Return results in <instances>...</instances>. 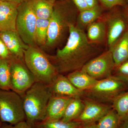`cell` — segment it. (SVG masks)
<instances>
[{
    "label": "cell",
    "instance_id": "40",
    "mask_svg": "<svg viewBox=\"0 0 128 128\" xmlns=\"http://www.w3.org/2000/svg\"><path fill=\"white\" fill-rule=\"evenodd\" d=\"M40 128V127H38V126H34V127H33V128Z\"/></svg>",
    "mask_w": 128,
    "mask_h": 128
},
{
    "label": "cell",
    "instance_id": "14",
    "mask_svg": "<svg viewBox=\"0 0 128 128\" xmlns=\"http://www.w3.org/2000/svg\"><path fill=\"white\" fill-rule=\"evenodd\" d=\"M0 39L13 56L24 60V51L28 46L22 41L16 31L0 32Z\"/></svg>",
    "mask_w": 128,
    "mask_h": 128
},
{
    "label": "cell",
    "instance_id": "39",
    "mask_svg": "<svg viewBox=\"0 0 128 128\" xmlns=\"http://www.w3.org/2000/svg\"><path fill=\"white\" fill-rule=\"evenodd\" d=\"M126 5V7H128V0H124Z\"/></svg>",
    "mask_w": 128,
    "mask_h": 128
},
{
    "label": "cell",
    "instance_id": "22",
    "mask_svg": "<svg viewBox=\"0 0 128 128\" xmlns=\"http://www.w3.org/2000/svg\"><path fill=\"white\" fill-rule=\"evenodd\" d=\"M121 122L128 118V90L117 96L112 104Z\"/></svg>",
    "mask_w": 128,
    "mask_h": 128
},
{
    "label": "cell",
    "instance_id": "10",
    "mask_svg": "<svg viewBox=\"0 0 128 128\" xmlns=\"http://www.w3.org/2000/svg\"><path fill=\"white\" fill-rule=\"evenodd\" d=\"M116 6L111 9L103 20L106 26L108 50H111L127 29V22L123 10Z\"/></svg>",
    "mask_w": 128,
    "mask_h": 128
},
{
    "label": "cell",
    "instance_id": "44",
    "mask_svg": "<svg viewBox=\"0 0 128 128\" xmlns=\"http://www.w3.org/2000/svg\"></svg>",
    "mask_w": 128,
    "mask_h": 128
},
{
    "label": "cell",
    "instance_id": "6",
    "mask_svg": "<svg viewBox=\"0 0 128 128\" xmlns=\"http://www.w3.org/2000/svg\"><path fill=\"white\" fill-rule=\"evenodd\" d=\"M0 118L2 123L13 126L26 121L20 95L12 90H0Z\"/></svg>",
    "mask_w": 128,
    "mask_h": 128
},
{
    "label": "cell",
    "instance_id": "35",
    "mask_svg": "<svg viewBox=\"0 0 128 128\" xmlns=\"http://www.w3.org/2000/svg\"><path fill=\"white\" fill-rule=\"evenodd\" d=\"M119 128H128V118L121 122Z\"/></svg>",
    "mask_w": 128,
    "mask_h": 128
},
{
    "label": "cell",
    "instance_id": "11",
    "mask_svg": "<svg viewBox=\"0 0 128 128\" xmlns=\"http://www.w3.org/2000/svg\"><path fill=\"white\" fill-rule=\"evenodd\" d=\"M82 98L84 105V109L80 116L74 121L82 124L96 123L112 109L111 104L86 97Z\"/></svg>",
    "mask_w": 128,
    "mask_h": 128
},
{
    "label": "cell",
    "instance_id": "26",
    "mask_svg": "<svg viewBox=\"0 0 128 128\" xmlns=\"http://www.w3.org/2000/svg\"><path fill=\"white\" fill-rule=\"evenodd\" d=\"M81 125V124L76 121L65 122L60 120L40 123L36 126L42 128H79Z\"/></svg>",
    "mask_w": 128,
    "mask_h": 128
},
{
    "label": "cell",
    "instance_id": "30",
    "mask_svg": "<svg viewBox=\"0 0 128 128\" xmlns=\"http://www.w3.org/2000/svg\"><path fill=\"white\" fill-rule=\"evenodd\" d=\"M79 12L89 8L85 0H72Z\"/></svg>",
    "mask_w": 128,
    "mask_h": 128
},
{
    "label": "cell",
    "instance_id": "13",
    "mask_svg": "<svg viewBox=\"0 0 128 128\" xmlns=\"http://www.w3.org/2000/svg\"><path fill=\"white\" fill-rule=\"evenodd\" d=\"M73 98L52 95L48 103L45 119L42 122L61 120L67 105Z\"/></svg>",
    "mask_w": 128,
    "mask_h": 128
},
{
    "label": "cell",
    "instance_id": "31",
    "mask_svg": "<svg viewBox=\"0 0 128 128\" xmlns=\"http://www.w3.org/2000/svg\"><path fill=\"white\" fill-rule=\"evenodd\" d=\"M13 128H32L26 121H23L14 125Z\"/></svg>",
    "mask_w": 128,
    "mask_h": 128
},
{
    "label": "cell",
    "instance_id": "20",
    "mask_svg": "<svg viewBox=\"0 0 128 128\" xmlns=\"http://www.w3.org/2000/svg\"><path fill=\"white\" fill-rule=\"evenodd\" d=\"M84 106L82 98H72L67 105L61 120L65 122L74 121L82 113Z\"/></svg>",
    "mask_w": 128,
    "mask_h": 128
},
{
    "label": "cell",
    "instance_id": "34",
    "mask_svg": "<svg viewBox=\"0 0 128 128\" xmlns=\"http://www.w3.org/2000/svg\"><path fill=\"white\" fill-rule=\"evenodd\" d=\"M1 0L12 2L18 6L26 0Z\"/></svg>",
    "mask_w": 128,
    "mask_h": 128
},
{
    "label": "cell",
    "instance_id": "3",
    "mask_svg": "<svg viewBox=\"0 0 128 128\" xmlns=\"http://www.w3.org/2000/svg\"><path fill=\"white\" fill-rule=\"evenodd\" d=\"M52 94L48 85L36 82L22 96L26 122L32 128L43 122Z\"/></svg>",
    "mask_w": 128,
    "mask_h": 128
},
{
    "label": "cell",
    "instance_id": "38",
    "mask_svg": "<svg viewBox=\"0 0 128 128\" xmlns=\"http://www.w3.org/2000/svg\"><path fill=\"white\" fill-rule=\"evenodd\" d=\"M45 0L47 1L48 2H50V3L54 4L55 2H56L58 0Z\"/></svg>",
    "mask_w": 128,
    "mask_h": 128
},
{
    "label": "cell",
    "instance_id": "12",
    "mask_svg": "<svg viewBox=\"0 0 128 128\" xmlns=\"http://www.w3.org/2000/svg\"><path fill=\"white\" fill-rule=\"evenodd\" d=\"M48 86L53 95L65 96L73 98H82L84 96V92L75 87L66 76L62 74H58Z\"/></svg>",
    "mask_w": 128,
    "mask_h": 128
},
{
    "label": "cell",
    "instance_id": "23",
    "mask_svg": "<svg viewBox=\"0 0 128 128\" xmlns=\"http://www.w3.org/2000/svg\"><path fill=\"white\" fill-rule=\"evenodd\" d=\"M49 19L37 18L35 30V41L37 45L44 46L47 41Z\"/></svg>",
    "mask_w": 128,
    "mask_h": 128
},
{
    "label": "cell",
    "instance_id": "5",
    "mask_svg": "<svg viewBox=\"0 0 128 128\" xmlns=\"http://www.w3.org/2000/svg\"><path fill=\"white\" fill-rule=\"evenodd\" d=\"M128 90V85L126 82L112 74L108 78L98 80L92 87L84 92V97L112 105L117 96Z\"/></svg>",
    "mask_w": 128,
    "mask_h": 128
},
{
    "label": "cell",
    "instance_id": "32",
    "mask_svg": "<svg viewBox=\"0 0 128 128\" xmlns=\"http://www.w3.org/2000/svg\"><path fill=\"white\" fill-rule=\"evenodd\" d=\"M89 8L95 7L98 5L97 0H85Z\"/></svg>",
    "mask_w": 128,
    "mask_h": 128
},
{
    "label": "cell",
    "instance_id": "33",
    "mask_svg": "<svg viewBox=\"0 0 128 128\" xmlns=\"http://www.w3.org/2000/svg\"><path fill=\"white\" fill-rule=\"evenodd\" d=\"M78 128H97L96 123L82 124Z\"/></svg>",
    "mask_w": 128,
    "mask_h": 128
},
{
    "label": "cell",
    "instance_id": "18",
    "mask_svg": "<svg viewBox=\"0 0 128 128\" xmlns=\"http://www.w3.org/2000/svg\"><path fill=\"white\" fill-rule=\"evenodd\" d=\"M66 77L75 87L83 92L90 89L98 80L81 70L70 72Z\"/></svg>",
    "mask_w": 128,
    "mask_h": 128
},
{
    "label": "cell",
    "instance_id": "29",
    "mask_svg": "<svg viewBox=\"0 0 128 128\" xmlns=\"http://www.w3.org/2000/svg\"><path fill=\"white\" fill-rule=\"evenodd\" d=\"M14 56L10 52L7 47L0 39V58L1 59L10 60Z\"/></svg>",
    "mask_w": 128,
    "mask_h": 128
},
{
    "label": "cell",
    "instance_id": "4",
    "mask_svg": "<svg viewBox=\"0 0 128 128\" xmlns=\"http://www.w3.org/2000/svg\"><path fill=\"white\" fill-rule=\"evenodd\" d=\"M24 60L36 82L49 86L58 74L48 55L37 46H28L24 51Z\"/></svg>",
    "mask_w": 128,
    "mask_h": 128
},
{
    "label": "cell",
    "instance_id": "41",
    "mask_svg": "<svg viewBox=\"0 0 128 128\" xmlns=\"http://www.w3.org/2000/svg\"><path fill=\"white\" fill-rule=\"evenodd\" d=\"M2 124V122L1 121L0 118V126H1Z\"/></svg>",
    "mask_w": 128,
    "mask_h": 128
},
{
    "label": "cell",
    "instance_id": "28",
    "mask_svg": "<svg viewBox=\"0 0 128 128\" xmlns=\"http://www.w3.org/2000/svg\"><path fill=\"white\" fill-rule=\"evenodd\" d=\"M105 7L111 9L116 6H126L124 0H99Z\"/></svg>",
    "mask_w": 128,
    "mask_h": 128
},
{
    "label": "cell",
    "instance_id": "1",
    "mask_svg": "<svg viewBox=\"0 0 128 128\" xmlns=\"http://www.w3.org/2000/svg\"><path fill=\"white\" fill-rule=\"evenodd\" d=\"M68 32L64 48L58 49L54 55H48L58 73L62 74L81 70L88 62L102 52L98 44L89 41L85 31L75 25H70Z\"/></svg>",
    "mask_w": 128,
    "mask_h": 128
},
{
    "label": "cell",
    "instance_id": "7",
    "mask_svg": "<svg viewBox=\"0 0 128 128\" xmlns=\"http://www.w3.org/2000/svg\"><path fill=\"white\" fill-rule=\"evenodd\" d=\"M16 31L21 39L29 46H37L35 30L37 18L32 9L30 0H26L18 6Z\"/></svg>",
    "mask_w": 128,
    "mask_h": 128
},
{
    "label": "cell",
    "instance_id": "37",
    "mask_svg": "<svg viewBox=\"0 0 128 128\" xmlns=\"http://www.w3.org/2000/svg\"><path fill=\"white\" fill-rule=\"evenodd\" d=\"M2 124L1 126H0V128H13L14 126L10 124L6 123H3Z\"/></svg>",
    "mask_w": 128,
    "mask_h": 128
},
{
    "label": "cell",
    "instance_id": "36",
    "mask_svg": "<svg viewBox=\"0 0 128 128\" xmlns=\"http://www.w3.org/2000/svg\"><path fill=\"white\" fill-rule=\"evenodd\" d=\"M124 8V11L125 15V18H126V22H127V29L126 30L128 32V7H126Z\"/></svg>",
    "mask_w": 128,
    "mask_h": 128
},
{
    "label": "cell",
    "instance_id": "15",
    "mask_svg": "<svg viewBox=\"0 0 128 128\" xmlns=\"http://www.w3.org/2000/svg\"><path fill=\"white\" fill-rule=\"evenodd\" d=\"M18 6L12 2L0 0V32L16 31Z\"/></svg>",
    "mask_w": 128,
    "mask_h": 128
},
{
    "label": "cell",
    "instance_id": "21",
    "mask_svg": "<svg viewBox=\"0 0 128 128\" xmlns=\"http://www.w3.org/2000/svg\"><path fill=\"white\" fill-rule=\"evenodd\" d=\"M30 2L37 18H50L53 13L54 4L45 0H30Z\"/></svg>",
    "mask_w": 128,
    "mask_h": 128
},
{
    "label": "cell",
    "instance_id": "8",
    "mask_svg": "<svg viewBox=\"0 0 128 128\" xmlns=\"http://www.w3.org/2000/svg\"><path fill=\"white\" fill-rule=\"evenodd\" d=\"M10 61L11 90L22 96L36 82L24 60L14 57Z\"/></svg>",
    "mask_w": 128,
    "mask_h": 128
},
{
    "label": "cell",
    "instance_id": "43",
    "mask_svg": "<svg viewBox=\"0 0 128 128\" xmlns=\"http://www.w3.org/2000/svg\"><path fill=\"white\" fill-rule=\"evenodd\" d=\"M1 59L0 58V60Z\"/></svg>",
    "mask_w": 128,
    "mask_h": 128
},
{
    "label": "cell",
    "instance_id": "45",
    "mask_svg": "<svg viewBox=\"0 0 128 128\" xmlns=\"http://www.w3.org/2000/svg\"></svg>",
    "mask_w": 128,
    "mask_h": 128
},
{
    "label": "cell",
    "instance_id": "42",
    "mask_svg": "<svg viewBox=\"0 0 128 128\" xmlns=\"http://www.w3.org/2000/svg\"><path fill=\"white\" fill-rule=\"evenodd\" d=\"M61 0L65 1V0Z\"/></svg>",
    "mask_w": 128,
    "mask_h": 128
},
{
    "label": "cell",
    "instance_id": "25",
    "mask_svg": "<svg viewBox=\"0 0 128 128\" xmlns=\"http://www.w3.org/2000/svg\"><path fill=\"white\" fill-rule=\"evenodd\" d=\"M121 121L116 112L112 108L96 123L97 128H119Z\"/></svg>",
    "mask_w": 128,
    "mask_h": 128
},
{
    "label": "cell",
    "instance_id": "17",
    "mask_svg": "<svg viewBox=\"0 0 128 128\" xmlns=\"http://www.w3.org/2000/svg\"><path fill=\"white\" fill-rule=\"evenodd\" d=\"M109 50L112 52L115 63V69L128 60V32L127 30Z\"/></svg>",
    "mask_w": 128,
    "mask_h": 128
},
{
    "label": "cell",
    "instance_id": "2",
    "mask_svg": "<svg viewBox=\"0 0 128 128\" xmlns=\"http://www.w3.org/2000/svg\"><path fill=\"white\" fill-rule=\"evenodd\" d=\"M78 11L71 0H58L55 2L52 14L49 19L44 48L51 49L60 43L67 31L69 32L70 25H76Z\"/></svg>",
    "mask_w": 128,
    "mask_h": 128
},
{
    "label": "cell",
    "instance_id": "9",
    "mask_svg": "<svg viewBox=\"0 0 128 128\" xmlns=\"http://www.w3.org/2000/svg\"><path fill=\"white\" fill-rule=\"evenodd\" d=\"M115 65L111 50H108L90 60L81 69L97 80L112 75Z\"/></svg>",
    "mask_w": 128,
    "mask_h": 128
},
{
    "label": "cell",
    "instance_id": "24",
    "mask_svg": "<svg viewBox=\"0 0 128 128\" xmlns=\"http://www.w3.org/2000/svg\"><path fill=\"white\" fill-rule=\"evenodd\" d=\"M0 90H11L10 60H0Z\"/></svg>",
    "mask_w": 128,
    "mask_h": 128
},
{
    "label": "cell",
    "instance_id": "19",
    "mask_svg": "<svg viewBox=\"0 0 128 128\" xmlns=\"http://www.w3.org/2000/svg\"><path fill=\"white\" fill-rule=\"evenodd\" d=\"M86 36L92 43L98 44L103 42L107 37L106 24L104 20L96 21L86 28Z\"/></svg>",
    "mask_w": 128,
    "mask_h": 128
},
{
    "label": "cell",
    "instance_id": "16",
    "mask_svg": "<svg viewBox=\"0 0 128 128\" xmlns=\"http://www.w3.org/2000/svg\"><path fill=\"white\" fill-rule=\"evenodd\" d=\"M103 9L99 5L79 12L76 26L79 29L84 30L91 24L97 20L102 16Z\"/></svg>",
    "mask_w": 128,
    "mask_h": 128
},
{
    "label": "cell",
    "instance_id": "27",
    "mask_svg": "<svg viewBox=\"0 0 128 128\" xmlns=\"http://www.w3.org/2000/svg\"><path fill=\"white\" fill-rule=\"evenodd\" d=\"M112 74L121 78L128 85V60L114 69Z\"/></svg>",
    "mask_w": 128,
    "mask_h": 128
}]
</instances>
